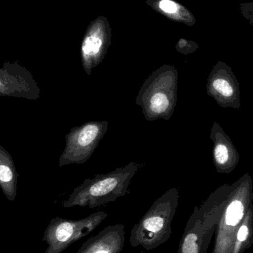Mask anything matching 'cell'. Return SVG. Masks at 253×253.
<instances>
[{"label":"cell","instance_id":"obj_7","mask_svg":"<svg viewBox=\"0 0 253 253\" xmlns=\"http://www.w3.org/2000/svg\"><path fill=\"white\" fill-rule=\"evenodd\" d=\"M40 92L31 73L18 62H7L0 68V96L35 100L40 98Z\"/></svg>","mask_w":253,"mask_h":253},{"label":"cell","instance_id":"obj_11","mask_svg":"<svg viewBox=\"0 0 253 253\" xmlns=\"http://www.w3.org/2000/svg\"><path fill=\"white\" fill-rule=\"evenodd\" d=\"M18 173L11 156L0 146V186L5 191H15Z\"/></svg>","mask_w":253,"mask_h":253},{"label":"cell","instance_id":"obj_5","mask_svg":"<svg viewBox=\"0 0 253 253\" xmlns=\"http://www.w3.org/2000/svg\"><path fill=\"white\" fill-rule=\"evenodd\" d=\"M221 213L220 209L196 208L184 229L177 253H207Z\"/></svg>","mask_w":253,"mask_h":253},{"label":"cell","instance_id":"obj_13","mask_svg":"<svg viewBox=\"0 0 253 253\" xmlns=\"http://www.w3.org/2000/svg\"><path fill=\"white\" fill-rule=\"evenodd\" d=\"M212 87L216 91L219 92L221 94L226 97H230L233 95V88L230 84L224 80H221V79L215 80L212 83Z\"/></svg>","mask_w":253,"mask_h":253},{"label":"cell","instance_id":"obj_12","mask_svg":"<svg viewBox=\"0 0 253 253\" xmlns=\"http://www.w3.org/2000/svg\"><path fill=\"white\" fill-rule=\"evenodd\" d=\"M158 7L169 17L188 25H193L196 22L194 16L189 10L172 0H160L158 3Z\"/></svg>","mask_w":253,"mask_h":253},{"label":"cell","instance_id":"obj_9","mask_svg":"<svg viewBox=\"0 0 253 253\" xmlns=\"http://www.w3.org/2000/svg\"><path fill=\"white\" fill-rule=\"evenodd\" d=\"M125 239L123 224L110 225L84 242L77 253H120L124 248Z\"/></svg>","mask_w":253,"mask_h":253},{"label":"cell","instance_id":"obj_15","mask_svg":"<svg viewBox=\"0 0 253 253\" xmlns=\"http://www.w3.org/2000/svg\"><path fill=\"white\" fill-rule=\"evenodd\" d=\"M240 7L244 17L248 19L251 25H253V1L251 2L242 3Z\"/></svg>","mask_w":253,"mask_h":253},{"label":"cell","instance_id":"obj_1","mask_svg":"<svg viewBox=\"0 0 253 253\" xmlns=\"http://www.w3.org/2000/svg\"><path fill=\"white\" fill-rule=\"evenodd\" d=\"M140 167L136 162H129L126 166L117 168L109 173L98 174L94 178L84 180L74 189L63 206L88 207L93 209L115 202L127 194L131 180Z\"/></svg>","mask_w":253,"mask_h":253},{"label":"cell","instance_id":"obj_6","mask_svg":"<svg viewBox=\"0 0 253 253\" xmlns=\"http://www.w3.org/2000/svg\"><path fill=\"white\" fill-rule=\"evenodd\" d=\"M107 217L106 212L99 211L79 220L56 218L48 233L50 253L62 252L74 242L90 234Z\"/></svg>","mask_w":253,"mask_h":253},{"label":"cell","instance_id":"obj_16","mask_svg":"<svg viewBox=\"0 0 253 253\" xmlns=\"http://www.w3.org/2000/svg\"><path fill=\"white\" fill-rule=\"evenodd\" d=\"M196 44L194 42L187 41V40H181L178 42L176 46V49L178 51L181 53L187 54L190 53L196 49Z\"/></svg>","mask_w":253,"mask_h":253},{"label":"cell","instance_id":"obj_17","mask_svg":"<svg viewBox=\"0 0 253 253\" xmlns=\"http://www.w3.org/2000/svg\"><path fill=\"white\" fill-rule=\"evenodd\" d=\"M245 253H246V252H245Z\"/></svg>","mask_w":253,"mask_h":253},{"label":"cell","instance_id":"obj_3","mask_svg":"<svg viewBox=\"0 0 253 253\" xmlns=\"http://www.w3.org/2000/svg\"><path fill=\"white\" fill-rule=\"evenodd\" d=\"M177 90L178 71L174 66L165 65L145 80L135 102L147 121H168L176 106Z\"/></svg>","mask_w":253,"mask_h":253},{"label":"cell","instance_id":"obj_2","mask_svg":"<svg viewBox=\"0 0 253 253\" xmlns=\"http://www.w3.org/2000/svg\"><path fill=\"white\" fill-rule=\"evenodd\" d=\"M178 200V189L173 187L155 201L131 230V246L133 248L141 246L149 251L168 242L172 233L171 224L176 212Z\"/></svg>","mask_w":253,"mask_h":253},{"label":"cell","instance_id":"obj_8","mask_svg":"<svg viewBox=\"0 0 253 253\" xmlns=\"http://www.w3.org/2000/svg\"><path fill=\"white\" fill-rule=\"evenodd\" d=\"M111 40L106 24L96 20L84 36L81 47L82 63L87 76L105 58Z\"/></svg>","mask_w":253,"mask_h":253},{"label":"cell","instance_id":"obj_14","mask_svg":"<svg viewBox=\"0 0 253 253\" xmlns=\"http://www.w3.org/2000/svg\"><path fill=\"white\" fill-rule=\"evenodd\" d=\"M228 157V150L226 146L218 144L215 149V158L216 162L220 165H222L227 162Z\"/></svg>","mask_w":253,"mask_h":253},{"label":"cell","instance_id":"obj_10","mask_svg":"<svg viewBox=\"0 0 253 253\" xmlns=\"http://www.w3.org/2000/svg\"><path fill=\"white\" fill-rule=\"evenodd\" d=\"M253 245V209H249L236 232L232 253H245Z\"/></svg>","mask_w":253,"mask_h":253},{"label":"cell","instance_id":"obj_4","mask_svg":"<svg viewBox=\"0 0 253 253\" xmlns=\"http://www.w3.org/2000/svg\"><path fill=\"white\" fill-rule=\"evenodd\" d=\"M108 121H91L72 128L65 136L66 142L59 158V167L87 162L108 131Z\"/></svg>","mask_w":253,"mask_h":253}]
</instances>
